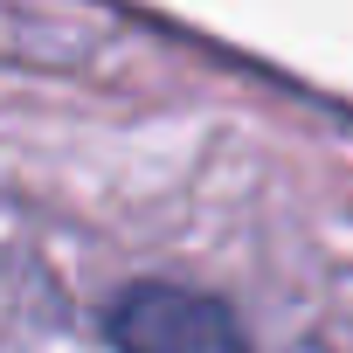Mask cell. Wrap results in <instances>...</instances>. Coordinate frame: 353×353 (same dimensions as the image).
Listing matches in <instances>:
<instances>
[{"mask_svg":"<svg viewBox=\"0 0 353 353\" xmlns=\"http://www.w3.org/2000/svg\"><path fill=\"white\" fill-rule=\"evenodd\" d=\"M111 346L118 353H250L236 319L181 284H139L111 305Z\"/></svg>","mask_w":353,"mask_h":353,"instance_id":"6da1fadb","label":"cell"}]
</instances>
